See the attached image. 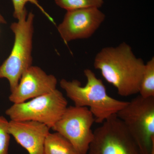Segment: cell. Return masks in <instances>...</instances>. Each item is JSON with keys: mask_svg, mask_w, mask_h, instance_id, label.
<instances>
[{"mask_svg": "<svg viewBox=\"0 0 154 154\" xmlns=\"http://www.w3.org/2000/svg\"><path fill=\"white\" fill-rule=\"evenodd\" d=\"M145 63L123 42L116 47L103 48L94 58V66L120 96L138 94Z\"/></svg>", "mask_w": 154, "mask_h": 154, "instance_id": "1", "label": "cell"}, {"mask_svg": "<svg viewBox=\"0 0 154 154\" xmlns=\"http://www.w3.org/2000/svg\"><path fill=\"white\" fill-rule=\"evenodd\" d=\"M84 74L87 79L85 86L82 85L77 80L69 81L62 79L60 84L75 106L89 108L96 123H103L127 105L128 102L120 101L109 96L102 80L98 79L93 71L85 69Z\"/></svg>", "mask_w": 154, "mask_h": 154, "instance_id": "2", "label": "cell"}, {"mask_svg": "<svg viewBox=\"0 0 154 154\" xmlns=\"http://www.w3.org/2000/svg\"><path fill=\"white\" fill-rule=\"evenodd\" d=\"M34 18L32 12L27 11L11 26L15 37L14 46L8 57L0 66V79L8 80L11 92L17 88L24 72L32 66Z\"/></svg>", "mask_w": 154, "mask_h": 154, "instance_id": "3", "label": "cell"}, {"mask_svg": "<svg viewBox=\"0 0 154 154\" xmlns=\"http://www.w3.org/2000/svg\"><path fill=\"white\" fill-rule=\"evenodd\" d=\"M116 115L133 139L141 154L154 149V97L139 95L128 102Z\"/></svg>", "mask_w": 154, "mask_h": 154, "instance_id": "4", "label": "cell"}, {"mask_svg": "<svg viewBox=\"0 0 154 154\" xmlns=\"http://www.w3.org/2000/svg\"><path fill=\"white\" fill-rule=\"evenodd\" d=\"M67 100L57 89L29 101L14 104L5 111L11 120L34 121L46 125L50 129L68 107Z\"/></svg>", "mask_w": 154, "mask_h": 154, "instance_id": "5", "label": "cell"}, {"mask_svg": "<svg viewBox=\"0 0 154 154\" xmlns=\"http://www.w3.org/2000/svg\"><path fill=\"white\" fill-rule=\"evenodd\" d=\"M94 131L88 154H141L133 139L116 114Z\"/></svg>", "mask_w": 154, "mask_h": 154, "instance_id": "6", "label": "cell"}, {"mask_svg": "<svg viewBox=\"0 0 154 154\" xmlns=\"http://www.w3.org/2000/svg\"><path fill=\"white\" fill-rule=\"evenodd\" d=\"M95 122L88 107L70 106L51 129L63 136L80 154H88L94 138L91 128Z\"/></svg>", "mask_w": 154, "mask_h": 154, "instance_id": "7", "label": "cell"}, {"mask_svg": "<svg viewBox=\"0 0 154 154\" xmlns=\"http://www.w3.org/2000/svg\"><path fill=\"white\" fill-rule=\"evenodd\" d=\"M105 15L99 8H92L67 11L57 30L63 41L91 37L105 21Z\"/></svg>", "mask_w": 154, "mask_h": 154, "instance_id": "8", "label": "cell"}, {"mask_svg": "<svg viewBox=\"0 0 154 154\" xmlns=\"http://www.w3.org/2000/svg\"><path fill=\"white\" fill-rule=\"evenodd\" d=\"M57 80L39 67L31 66L22 74L17 88L9 96L14 104L49 94L57 89Z\"/></svg>", "mask_w": 154, "mask_h": 154, "instance_id": "9", "label": "cell"}, {"mask_svg": "<svg viewBox=\"0 0 154 154\" xmlns=\"http://www.w3.org/2000/svg\"><path fill=\"white\" fill-rule=\"evenodd\" d=\"M8 130L16 142L29 154H44L45 141L50 128L34 121L8 122Z\"/></svg>", "mask_w": 154, "mask_h": 154, "instance_id": "10", "label": "cell"}, {"mask_svg": "<svg viewBox=\"0 0 154 154\" xmlns=\"http://www.w3.org/2000/svg\"><path fill=\"white\" fill-rule=\"evenodd\" d=\"M44 154H81L59 133L50 132L45 141Z\"/></svg>", "mask_w": 154, "mask_h": 154, "instance_id": "11", "label": "cell"}, {"mask_svg": "<svg viewBox=\"0 0 154 154\" xmlns=\"http://www.w3.org/2000/svg\"><path fill=\"white\" fill-rule=\"evenodd\" d=\"M139 93L143 98L154 97V57L145 64Z\"/></svg>", "mask_w": 154, "mask_h": 154, "instance_id": "12", "label": "cell"}, {"mask_svg": "<svg viewBox=\"0 0 154 154\" xmlns=\"http://www.w3.org/2000/svg\"><path fill=\"white\" fill-rule=\"evenodd\" d=\"M60 8L66 11L78 9H100L104 3V0H54Z\"/></svg>", "mask_w": 154, "mask_h": 154, "instance_id": "13", "label": "cell"}, {"mask_svg": "<svg viewBox=\"0 0 154 154\" xmlns=\"http://www.w3.org/2000/svg\"><path fill=\"white\" fill-rule=\"evenodd\" d=\"M14 5V17L15 19L19 20L22 15L27 12L25 6L28 3H30L36 6L40 11L51 22L53 20L47 12L40 5L37 0H12Z\"/></svg>", "mask_w": 154, "mask_h": 154, "instance_id": "14", "label": "cell"}, {"mask_svg": "<svg viewBox=\"0 0 154 154\" xmlns=\"http://www.w3.org/2000/svg\"><path fill=\"white\" fill-rule=\"evenodd\" d=\"M8 121L0 116V154H8L11 134L8 130Z\"/></svg>", "mask_w": 154, "mask_h": 154, "instance_id": "15", "label": "cell"}, {"mask_svg": "<svg viewBox=\"0 0 154 154\" xmlns=\"http://www.w3.org/2000/svg\"><path fill=\"white\" fill-rule=\"evenodd\" d=\"M0 23H2V24H5L6 23L5 19H4V17L1 14H0Z\"/></svg>", "mask_w": 154, "mask_h": 154, "instance_id": "16", "label": "cell"}, {"mask_svg": "<svg viewBox=\"0 0 154 154\" xmlns=\"http://www.w3.org/2000/svg\"><path fill=\"white\" fill-rule=\"evenodd\" d=\"M151 154H154V149L152 151Z\"/></svg>", "mask_w": 154, "mask_h": 154, "instance_id": "17", "label": "cell"}]
</instances>
